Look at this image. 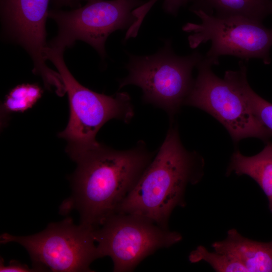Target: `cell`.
Segmentation results:
<instances>
[{
  "mask_svg": "<svg viewBox=\"0 0 272 272\" xmlns=\"http://www.w3.org/2000/svg\"><path fill=\"white\" fill-rule=\"evenodd\" d=\"M77 163L73 193L61 211H78L80 223L97 228L119 209L151 163L156 153L143 141L117 150L99 143L67 151Z\"/></svg>",
  "mask_w": 272,
  "mask_h": 272,
  "instance_id": "cell-1",
  "label": "cell"
},
{
  "mask_svg": "<svg viewBox=\"0 0 272 272\" xmlns=\"http://www.w3.org/2000/svg\"><path fill=\"white\" fill-rule=\"evenodd\" d=\"M203 168L201 158L184 148L177 127L171 125L162 145L118 213L140 216L168 229L171 214L177 207L185 206L186 187L200 180Z\"/></svg>",
  "mask_w": 272,
  "mask_h": 272,
  "instance_id": "cell-2",
  "label": "cell"
},
{
  "mask_svg": "<svg viewBox=\"0 0 272 272\" xmlns=\"http://www.w3.org/2000/svg\"><path fill=\"white\" fill-rule=\"evenodd\" d=\"M203 57L198 52L177 55L167 40L154 54L129 55L128 73L119 81V88L128 85L139 87L145 102L163 109L172 118L190 92L194 82L192 70Z\"/></svg>",
  "mask_w": 272,
  "mask_h": 272,
  "instance_id": "cell-3",
  "label": "cell"
},
{
  "mask_svg": "<svg viewBox=\"0 0 272 272\" xmlns=\"http://www.w3.org/2000/svg\"><path fill=\"white\" fill-rule=\"evenodd\" d=\"M63 52L49 45L45 50L46 59L58 72L70 104L69 121L59 135L69 142L67 150L83 148L98 142L96 134L108 120L116 118L128 123L133 116V108L126 92L107 96L80 84L68 70Z\"/></svg>",
  "mask_w": 272,
  "mask_h": 272,
  "instance_id": "cell-4",
  "label": "cell"
},
{
  "mask_svg": "<svg viewBox=\"0 0 272 272\" xmlns=\"http://www.w3.org/2000/svg\"><path fill=\"white\" fill-rule=\"evenodd\" d=\"M95 228L77 225L71 218L50 223L43 231L32 235L2 234L0 242H16L24 247L33 265L52 271H93L91 263L99 258L95 244Z\"/></svg>",
  "mask_w": 272,
  "mask_h": 272,
  "instance_id": "cell-5",
  "label": "cell"
},
{
  "mask_svg": "<svg viewBox=\"0 0 272 272\" xmlns=\"http://www.w3.org/2000/svg\"><path fill=\"white\" fill-rule=\"evenodd\" d=\"M192 12L199 17L200 23H187L182 30L190 33L188 41L191 48L211 42L205 58L213 65L218 64L219 58L223 55L247 60L259 58L265 64L270 63L272 28L243 17H218L200 10Z\"/></svg>",
  "mask_w": 272,
  "mask_h": 272,
  "instance_id": "cell-6",
  "label": "cell"
},
{
  "mask_svg": "<svg viewBox=\"0 0 272 272\" xmlns=\"http://www.w3.org/2000/svg\"><path fill=\"white\" fill-rule=\"evenodd\" d=\"M94 237L99 258H111L113 271H131L145 258L180 242L182 236L133 214L117 213L95 228Z\"/></svg>",
  "mask_w": 272,
  "mask_h": 272,
  "instance_id": "cell-7",
  "label": "cell"
},
{
  "mask_svg": "<svg viewBox=\"0 0 272 272\" xmlns=\"http://www.w3.org/2000/svg\"><path fill=\"white\" fill-rule=\"evenodd\" d=\"M144 3L141 0H92L70 11L49 10L48 18L56 23L58 33L48 45L64 51L82 40L104 57L109 35L116 30L128 29L135 20L133 10Z\"/></svg>",
  "mask_w": 272,
  "mask_h": 272,
  "instance_id": "cell-8",
  "label": "cell"
},
{
  "mask_svg": "<svg viewBox=\"0 0 272 272\" xmlns=\"http://www.w3.org/2000/svg\"><path fill=\"white\" fill-rule=\"evenodd\" d=\"M205 56L197 66L198 75L184 104L199 108L218 120L235 143L247 138L266 141L272 133L253 114L238 90L217 76Z\"/></svg>",
  "mask_w": 272,
  "mask_h": 272,
  "instance_id": "cell-9",
  "label": "cell"
},
{
  "mask_svg": "<svg viewBox=\"0 0 272 272\" xmlns=\"http://www.w3.org/2000/svg\"><path fill=\"white\" fill-rule=\"evenodd\" d=\"M50 0H1V13L7 33L30 55L34 72L48 87L59 81V74L46 64L45 24Z\"/></svg>",
  "mask_w": 272,
  "mask_h": 272,
  "instance_id": "cell-10",
  "label": "cell"
},
{
  "mask_svg": "<svg viewBox=\"0 0 272 272\" xmlns=\"http://www.w3.org/2000/svg\"><path fill=\"white\" fill-rule=\"evenodd\" d=\"M212 247L215 251L231 256L247 271L272 272V241H254L232 229L225 239L214 242Z\"/></svg>",
  "mask_w": 272,
  "mask_h": 272,
  "instance_id": "cell-11",
  "label": "cell"
},
{
  "mask_svg": "<svg viewBox=\"0 0 272 272\" xmlns=\"http://www.w3.org/2000/svg\"><path fill=\"white\" fill-rule=\"evenodd\" d=\"M232 172L246 175L254 180L266 196L272 213V143H268L260 152L252 156L235 151L227 169L228 174Z\"/></svg>",
  "mask_w": 272,
  "mask_h": 272,
  "instance_id": "cell-12",
  "label": "cell"
},
{
  "mask_svg": "<svg viewBox=\"0 0 272 272\" xmlns=\"http://www.w3.org/2000/svg\"><path fill=\"white\" fill-rule=\"evenodd\" d=\"M191 11L218 17H240L262 22L272 15V0H188Z\"/></svg>",
  "mask_w": 272,
  "mask_h": 272,
  "instance_id": "cell-13",
  "label": "cell"
},
{
  "mask_svg": "<svg viewBox=\"0 0 272 272\" xmlns=\"http://www.w3.org/2000/svg\"><path fill=\"white\" fill-rule=\"evenodd\" d=\"M237 71H227L224 77L240 93L251 111L272 133V103L257 94L250 87L247 79V68L239 63Z\"/></svg>",
  "mask_w": 272,
  "mask_h": 272,
  "instance_id": "cell-14",
  "label": "cell"
},
{
  "mask_svg": "<svg viewBox=\"0 0 272 272\" xmlns=\"http://www.w3.org/2000/svg\"><path fill=\"white\" fill-rule=\"evenodd\" d=\"M40 87L34 84H22L12 89L3 104L6 112H23L32 107L42 96Z\"/></svg>",
  "mask_w": 272,
  "mask_h": 272,
  "instance_id": "cell-15",
  "label": "cell"
},
{
  "mask_svg": "<svg viewBox=\"0 0 272 272\" xmlns=\"http://www.w3.org/2000/svg\"><path fill=\"white\" fill-rule=\"evenodd\" d=\"M192 262L201 260L208 263L218 272L247 271L246 268L231 256L219 252H210L203 246H199L189 255Z\"/></svg>",
  "mask_w": 272,
  "mask_h": 272,
  "instance_id": "cell-16",
  "label": "cell"
},
{
  "mask_svg": "<svg viewBox=\"0 0 272 272\" xmlns=\"http://www.w3.org/2000/svg\"><path fill=\"white\" fill-rule=\"evenodd\" d=\"M157 1L149 0L148 2L145 3L140 7V10L143 13L147 14ZM188 2V0H164L163 8L167 13L176 14L179 9Z\"/></svg>",
  "mask_w": 272,
  "mask_h": 272,
  "instance_id": "cell-17",
  "label": "cell"
},
{
  "mask_svg": "<svg viewBox=\"0 0 272 272\" xmlns=\"http://www.w3.org/2000/svg\"><path fill=\"white\" fill-rule=\"evenodd\" d=\"M4 262L3 258L1 257L0 260L1 272H36L47 270L45 268L35 265H33L30 268L27 265L15 260L10 261L7 265H5Z\"/></svg>",
  "mask_w": 272,
  "mask_h": 272,
  "instance_id": "cell-18",
  "label": "cell"
},
{
  "mask_svg": "<svg viewBox=\"0 0 272 272\" xmlns=\"http://www.w3.org/2000/svg\"><path fill=\"white\" fill-rule=\"evenodd\" d=\"M82 1L87 2L92 0H52V4L54 7L59 8L62 7H81L80 2Z\"/></svg>",
  "mask_w": 272,
  "mask_h": 272,
  "instance_id": "cell-19",
  "label": "cell"
}]
</instances>
